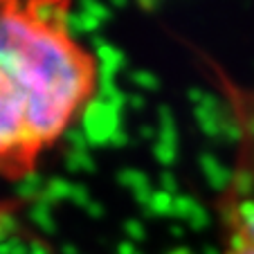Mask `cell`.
I'll use <instances>...</instances> for the list:
<instances>
[{
	"mask_svg": "<svg viewBox=\"0 0 254 254\" xmlns=\"http://www.w3.org/2000/svg\"><path fill=\"white\" fill-rule=\"evenodd\" d=\"M0 88L25 106L34 151L52 144L88 101L92 65L61 32L34 25L16 0H0Z\"/></svg>",
	"mask_w": 254,
	"mask_h": 254,
	"instance_id": "6da1fadb",
	"label": "cell"
},
{
	"mask_svg": "<svg viewBox=\"0 0 254 254\" xmlns=\"http://www.w3.org/2000/svg\"><path fill=\"white\" fill-rule=\"evenodd\" d=\"M79 128L86 133L90 146H108L113 135L122 130V113L106 104L99 97H88L81 108V124Z\"/></svg>",
	"mask_w": 254,
	"mask_h": 254,
	"instance_id": "7a4b0ae2",
	"label": "cell"
},
{
	"mask_svg": "<svg viewBox=\"0 0 254 254\" xmlns=\"http://www.w3.org/2000/svg\"><path fill=\"white\" fill-rule=\"evenodd\" d=\"M25 14L29 16L34 25L52 32H61L65 23L67 7L63 0H25Z\"/></svg>",
	"mask_w": 254,
	"mask_h": 254,
	"instance_id": "3957f363",
	"label": "cell"
},
{
	"mask_svg": "<svg viewBox=\"0 0 254 254\" xmlns=\"http://www.w3.org/2000/svg\"><path fill=\"white\" fill-rule=\"evenodd\" d=\"M92 54L97 59V77H111L117 79L122 70H126V54L120 48H115L113 43L95 34L92 36Z\"/></svg>",
	"mask_w": 254,
	"mask_h": 254,
	"instance_id": "277c9868",
	"label": "cell"
},
{
	"mask_svg": "<svg viewBox=\"0 0 254 254\" xmlns=\"http://www.w3.org/2000/svg\"><path fill=\"white\" fill-rule=\"evenodd\" d=\"M99 27L101 23H97L83 9H67L61 34L67 41H74V39H81V36H95L99 32Z\"/></svg>",
	"mask_w": 254,
	"mask_h": 254,
	"instance_id": "5b68a950",
	"label": "cell"
},
{
	"mask_svg": "<svg viewBox=\"0 0 254 254\" xmlns=\"http://www.w3.org/2000/svg\"><path fill=\"white\" fill-rule=\"evenodd\" d=\"M200 169L205 173L207 183L216 189V191H225L232 185V178H234V171L230 167L221 162L214 153H202L200 155Z\"/></svg>",
	"mask_w": 254,
	"mask_h": 254,
	"instance_id": "8992f818",
	"label": "cell"
},
{
	"mask_svg": "<svg viewBox=\"0 0 254 254\" xmlns=\"http://www.w3.org/2000/svg\"><path fill=\"white\" fill-rule=\"evenodd\" d=\"M65 167L70 171H95V160H92L90 151H72L67 149L65 153Z\"/></svg>",
	"mask_w": 254,
	"mask_h": 254,
	"instance_id": "52a82bcc",
	"label": "cell"
},
{
	"mask_svg": "<svg viewBox=\"0 0 254 254\" xmlns=\"http://www.w3.org/2000/svg\"><path fill=\"white\" fill-rule=\"evenodd\" d=\"M232 189H234L236 198H250L254 196V176L252 171H239L232 178Z\"/></svg>",
	"mask_w": 254,
	"mask_h": 254,
	"instance_id": "ba28073f",
	"label": "cell"
},
{
	"mask_svg": "<svg viewBox=\"0 0 254 254\" xmlns=\"http://www.w3.org/2000/svg\"><path fill=\"white\" fill-rule=\"evenodd\" d=\"M130 83H133L135 88H139V90H146V92H153L160 88V79L155 77L151 70H133L128 74Z\"/></svg>",
	"mask_w": 254,
	"mask_h": 254,
	"instance_id": "9c48e42d",
	"label": "cell"
},
{
	"mask_svg": "<svg viewBox=\"0 0 254 254\" xmlns=\"http://www.w3.org/2000/svg\"><path fill=\"white\" fill-rule=\"evenodd\" d=\"M63 139L67 142V146H70L72 151H90V144H88L86 133H83L79 126H72V128H67L65 133H63Z\"/></svg>",
	"mask_w": 254,
	"mask_h": 254,
	"instance_id": "30bf717a",
	"label": "cell"
},
{
	"mask_svg": "<svg viewBox=\"0 0 254 254\" xmlns=\"http://www.w3.org/2000/svg\"><path fill=\"white\" fill-rule=\"evenodd\" d=\"M221 139L227 144H239L243 139V126L234 120V115L230 120L223 122V130H221Z\"/></svg>",
	"mask_w": 254,
	"mask_h": 254,
	"instance_id": "8fae6325",
	"label": "cell"
},
{
	"mask_svg": "<svg viewBox=\"0 0 254 254\" xmlns=\"http://www.w3.org/2000/svg\"><path fill=\"white\" fill-rule=\"evenodd\" d=\"M153 155L158 158L160 164L169 167V164H173L176 158H178V146H169V144H162V142H153Z\"/></svg>",
	"mask_w": 254,
	"mask_h": 254,
	"instance_id": "7c38bea8",
	"label": "cell"
},
{
	"mask_svg": "<svg viewBox=\"0 0 254 254\" xmlns=\"http://www.w3.org/2000/svg\"><path fill=\"white\" fill-rule=\"evenodd\" d=\"M83 11H86L88 16H92V18L97 20V23H101L104 25L106 20H111V7L106 5V2H101V0H97V2H90V5H86V7H81Z\"/></svg>",
	"mask_w": 254,
	"mask_h": 254,
	"instance_id": "4fadbf2b",
	"label": "cell"
},
{
	"mask_svg": "<svg viewBox=\"0 0 254 254\" xmlns=\"http://www.w3.org/2000/svg\"><path fill=\"white\" fill-rule=\"evenodd\" d=\"M120 180L126 185H133L135 189L139 187H146V176L142 171H133V169H126V171L120 173Z\"/></svg>",
	"mask_w": 254,
	"mask_h": 254,
	"instance_id": "5bb4252c",
	"label": "cell"
},
{
	"mask_svg": "<svg viewBox=\"0 0 254 254\" xmlns=\"http://www.w3.org/2000/svg\"><path fill=\"white\" fill-rule=\"evenodd\" d=\"M128 144H130V135L122 128V130H117V133L113 135V139H111L108 146H111V149H124V146H128Z\"/></svg>",
	"mask_w": 254,
	"mask_h": 254,
	"instance_id": "9a60e30c",
	"label": "cell"
},
{
	"mask_svg": "<svg viewBox=\"0 0 254 254\" xmlns=\"http://www.w3.org/2000/svg\"><path fill=\"white\" fill-rule=\"evenodd\" d=\"M205 95H207V92L200 90V88H189V90H187V99H189V104H193V108L202 104Z\"/></svg>",
	"mask_w": 254,
	"mask_h": 254,
	"instance_id": "2e32d148",
	"label": "cell"
},
{
	"mask_svg": "<svg viewBox=\"0 0 254 254\" xmlns=\"http://www.w3.org/2000/svg\"><path fill=\"white\" fill-rule=\"evenodd\" d=\"M128 108H133V111H142L144 108V97L142 95H128Z\"/></svg>",
	"mask_w": 254,
	"mask_h": 254,
	"instance_id": "e0dca14e",
	"label": "cell"
},
{
	"mask_svg": "<svg viewBox=\"0 0 254 254\" xmlns=\"http://www.w3.org/2000/svg\"><path fill=\"white\" fill-rule=\"evenodd\" d=\"M137 5L146 11H155L160 7V0H137Z\"/></svg>",
	"mask_w": 254,
	"mask_h": 254,
	"instance_id": "ac0fdd59",
	"label": "cell"
},
{
	"mask_svg": "<svg viewBox=\"0 0 254 254\" xmlns=\"http://www.w3.org/2000/svg\"><path fill=\"white\" fill-rule=\"evenodd\" d=\"M130 0H108V7H117V9H126Z\"/></svg>",
	"mask_w": 254,
	"mask_h": 254,
	"instance_id": "d6986e66",
	"label": "cell"
},
{
	"mask_svg": "<svg viewBox=\"0 0 254 254\" xmlns=\"http://www.w3.org/2000/svg\"><path fill=\"white\" fill-rule=\"evenodd\" d=\"M162 185H164V187H169V189L176 187V180H173L171 173H164V176H162Z\"/></svg>",
	"mask_w": 254,
	"mask_h": 254,
	"instance_id": "ffe728a7",
	"label": "cell"
},
{
	"mask_svg": "<svg viewBox=\"0 0 254 254\" xmlns=\"http://www.w3.org/2000/svg\"><path fill=\"white\" fill-rule=\"evenodd\" d=\"M248 133H250V135H252V137H254V117H252V120L248 122Z\"/></svg>",
	"mask_w": 254,
	"mask_h": 254,
	"instance_id": "44dd1931",
	"label": "cell"
},
{
	"mask_svg": "<svg viewBox=\"0 0 254 254\" xmlns=\"http://www.w3.org/2000/svg\"><path fill=\"white\" fill-rule=\"evenodd\" d=\"M90 2H97V0H79V5H81V7H86V5H90Z\"/></svg>",
	"mask_w": 254,
	"mask_h": 254,
	"instance_id": "7402d4cb",
	"label": "cell"
}]
</instances>
